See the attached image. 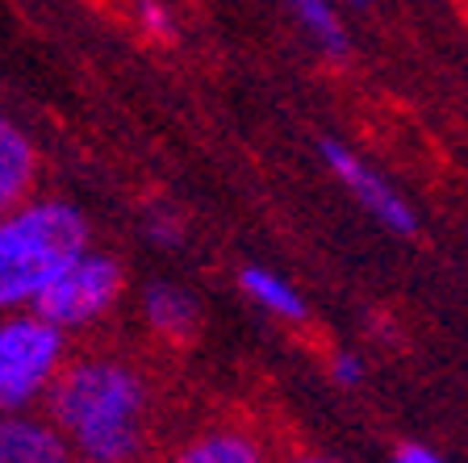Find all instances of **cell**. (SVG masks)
I'll list each match as a JSON object with an SVG mask.
<instances>
[{
    "label": "cell",
    "mask_w": 468,
    "mask_h": 463,
    "mask_svg": "<svg viewBox=\"0 0 468 463\" xmlns=\"http://www.w3.org/2000/svg\"><path fill=\"white\" fill-rule=\"evenodd\" d=\"M289 9H292V17H297V26L318 42V50L326 58L343 63V58L351 55V34H347V26H343L335 5H326V0H292Z\"/></svg>",
    "instance_id": "obj_11"
},
{
    "label": "cell",
    "mask_w": 468,
    "mask_h": 463,
    "mask_svg": "<svg viewBox=\"0 0 468 463\" xmlns=\"http://www.w3.org/2000/svg\"><path fill=\"white\" fill-rule=\"evenodd\" d=\"M71 359V338L26 309L0 313V417L34 414Z\"/></svg>",
    "instance_id": "obj_3"
},
{
    "label": "cell",
    "mask_w": 468,
    "mask_h": 463,
    "mask_svg": "<svg viewBox=\"0 0 468 463\" xmlns=\"http://www.w3.org/2000/svg\"><path fill=\"white\" fill-rule=\"evenodd\" d=\"M146 238L159 242V247H176V242L185 238L180 217H176V213H151V217H146Z\"/></svg>",
    "instance_id": "obj_13"
},
{
    "label": "cell",
    "mask_w": 468,
    "mask_h": 463,
    "mask_svg": "<svg viewBox=\"0 0 468 463\" xmlns=\"http://www.w3.org/2000/svg\"><path fill=\"white\" fill-rule=\"evenodd\" d=\"M138 21H143V29L151 34V38H176V17L172 9H164V5H138Z\"/></svg>",
    "instance_id": "obj_12"
},
{
    "label": "cell",
    "mask_w": 468,
    "mask_h": 463,
    "mask_svg": "<svg viewBox=\"0 0 468 463\" xmlns=\"http://www.w3.org/2000/svg\"><path fill=\"white\" fill-rule=\"evenodd\" d=\"M92 247L88 213L63 196H29L0 217V313H26L76 255Z\"/></svg>",
    "instance_id": "obj_2"
},
{
    "label": "cell",
    "mask_w": 468,
    "mask_h": 463,
    "mask_svg": "<svg viewBox=\"0 0 468 463\" xmlns=\"http://www.w3.org/2000/svg\"><path fill=\"white\" fill-rule=\"evenodd\" d=\"M0 463H76L58 430L38 414L0 417Z\"/></svg>",
    "instance_id": "obj_7"
},
{
    "label": "cell",
    "mask_w": 468,
    "mask_h": 463,
    "mask_svg": "<svg viewBox=\"0 0 468 463\" xmlns=\"http://www.w3.org/2000/svg\"><path fill=\"white\" fill-rule=\"evenodd\" d=\"M239 289L247 292L251 305H260L263 313H272V318H284V321H305L310 318V305H305L302 289L272 268L247 263V268L239 271Z\"/></svg>",
    "instance_id": "obj_10"
},
{
    "label": "cell",
    "mask_w": 468,
    "mask_h": 463,
    "mask_svg": "<svg viewBox=\"0 0 468 463\" xmlns=\"http://www.w3.org/2000/svg\"><path fill=\"white\" fill-rule=\"evenodd\" d=\"M331 380L343 388H360L364 384V359L351 355V351H339V355L331 359Z\"/></svg>",
    "instance_id": "obj_14"
},
{
    "label": "cell",
    "mask_w": 468,
    "mask_h": 463,
    "mask_svg": "<svg viewBox=\"0 0 468 463\" xmlns=\"http://www.w3.org/2000/svg\"><path fill=\"white\" fill-rule=\"evenodd\" d=\"M122 292H126V268H122V259L113 251L88 247L84 255H76L47 284V292L34 300V313L47 326H55L63 338H71V334L92 330L97 321H105L117 309Z\"/></svg>",
    "instance_id": "obj_4"
},
{
    "label": "cell",
    "mask_w": 468,
    "mask_h": 463,
    "mask_svg": "<svg viewBox=\"0 0 468 463\" xmlns=\"http://www.w3.org/2000/svg\"><path fill=\"white\" fill-rule=\"evenodd\" d=\"M167 463H268V451L243 426H209L176 447Z\"/></svg>",
    "instance_id": "obj_9"
},
{
    "label": "cell",
    "mask_w": 468,
    "mask_h": 463,
    "mask_svg": "<svg viewBox=\"0 0 468 463\" xmlns=\"http://www.w3.org/2000/svg\"><path fill=\"white\" fill-rule=\"evenodd\" d=\"M38 175H42V159L34 138L9 113H0V217H9L13 209H21L34 196Z\"/></svg>",
    "instance_id": "obj_6"
},
{
    "label": "cell",
    "mask_w": 468,
    "mask_h": 463,
    "mask_svg": "<svg viewBox=\"0 0 468 463\" xmlns=\"http://www.w3.org/2000/svg\"><path fill=\"white\" fill-rule=\"evenodd\" d=\"M47 422L84 463H134L151 430V384L122 355H76L47 393Z\"/></svg>",
    "instance_id": "obj_1"
},
{
    "label": "cell",
    "mask_w": 468,
    "mask_h": 463,
    "mask_svg": "<svg viewBox=\"0 0 468 463\" xmlns=\"http://www.w3.org/2000/svg\"><path fill=\"white\" fill-rule=\"evenodd\" d=\"M284 463H343V459H331V455H292Z\"/></svg>",
    "instance_id": "obj_16"
},
{
    "label": "cell",
    "mask_w": 468,
    "mask_h": 463,
    "mask_svg": "<svg viewBox=\"0 0 468 463\" xmlns=\"http://www.w3.org/2000/svg\"><path fill=\"white\" fill-rule=\"evenodd\" d=\"M143 318L164 342H188L197 334V326H201V305L180 284L155 280V284H146V292H143Z\"/></svg>",
    "instance_id": "obj_8"
},
{
    "label": "cell",
    "mask_w": 468,
    "mask_h": 463,
    "mask_svg": "<svg viewBox=\"0 0 468 463\" xmlns=\"http://www.w3.org/2000/svg\"><path fill=\"white\" fill-rule=\"evenodd\" d=\"M322 159H326V167L335 172V180L356 196V205H360L377 226H385V230L398 234V238H414V234H419V209L398 193V184H389L377 167L364 163L347 142H339V138H322Z\"/></svg>",
    "instance_id": "obj_5"
},
{
    "label": "cell",
    "mask_w": 468,
    "mask_h": 463,
    "mask_svg": "<svg viewBox=\"0 0 468 463\" xmlns=\"http://www.w3.org/2000/svg\"><path fill=\"white\" fill-rule=\"evenodd\" d=\"M393 463H448V459H443L439 451H431V447H422V443H406V447H398Z\"/></svg>",
    "instance_id": "obj_15"
}]
</instances>
